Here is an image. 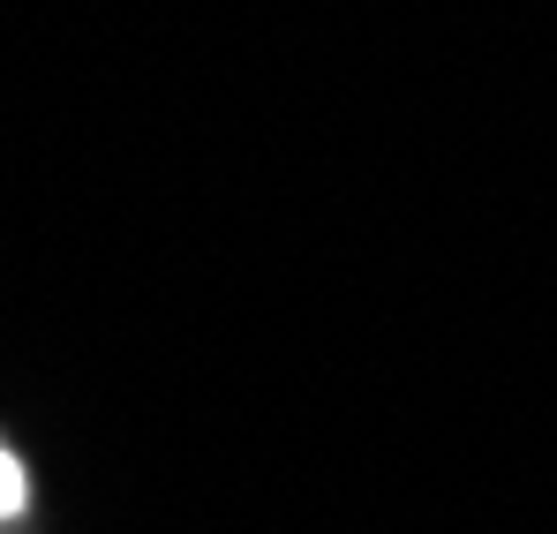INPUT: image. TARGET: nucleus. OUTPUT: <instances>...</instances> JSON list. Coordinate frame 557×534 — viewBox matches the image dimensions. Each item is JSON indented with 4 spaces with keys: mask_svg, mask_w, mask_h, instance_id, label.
I'll return each mask as SVG.
<instances>
[{
    "mask_svg": "<svg viewBox=\"0 0 557 534\" xmlns=\"http://www.w3.org/2000/svg\"><path fill=\"white\" fill-rule=\"evenodd\" d=\"M15 505H23V467L0 451V520H15Z\"/></svg>",
    "mask_w": 557,
    "mask_h": 534,
    "instance_id": "obj_1",
    "label": "nucleus"
}]
</instances>
